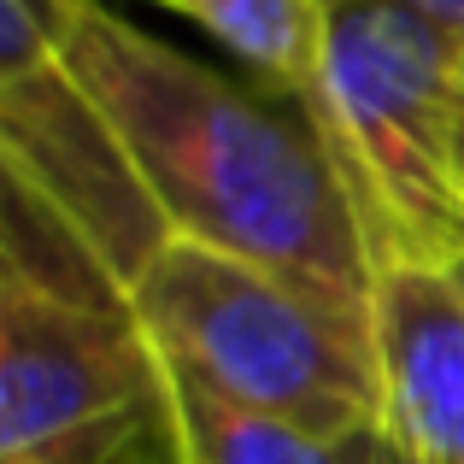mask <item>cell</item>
<instances>
[{"label":"cell","mask_w":464,"mask_h":464,"mask_svg":"<svg viewBox=\"0 0 464 464\" xmlns=\"http://www.w3.org/2000/svg\"><path fill=\"white\" fill-rule=\"evenodd\" d=\"M159 364H165L170 459L177 464H371V453L382 447V430L329 441V435L283 423L271 411L247 406V400H229L224 388L182 371L165 353H159Z\"/></svg>","instance_id":"52a82bcc"},{"label":"cell","mask_w":464,"mask_h":464,"mask_svg":"<svg viewBox=\"0 0 464 464\" xmlns=\"http://www.w3.org/2000/svg\"><path fill=\"white\" fill-rule=\"evenodd\" d=\"M153 464H177V459H153Z\"/></svg>","instance_id":"4fadbf2b"},{"label":"cell","mask_w":464,"mask_h":464,"mask_svg":"<svg viewBox=\"0 0 464 464\" xmlns=\"http://www.w3.org/2000/svg\"><path fill=\"white\" fill-rule=\"evenodd\" d=\"M0 165L6 182L35 194L124 295L177 241L118 130L59 59L0 82Z\"/></svg>","instance_id":"5b68a950"},{"label":"cell","mask_w":464,"mask_h":464,"mask_svg":"<svg viewBox=\"0 0 464 464\" xmlns=\"http://www.w3.org/2000/svg\"><path fill=\"white\" fill-rule=\"evenodd\" d=\"M371 464H406V453H400V447H394V441H388V435H382V447H376V453H371Z\"/></svg>","instance_id":"8fae6325"},{"label":"cell","mask_w":464,"mask_h":464,"mask_svg":"<svg viewBox=\"0 0 464 464\" xmlns=\"http://www.w3.org/2000/svg\"><path fill=\"white\" fill-rule=\"evenodd\" d=\"M400 6H411V12H423V18H435V24L464 35V0H400Z\"/></svg>","instance_id":"30bf717a"},{"label":"cell","mask_w":464,"mask_h":464,"mask_svg":"<svg viewBox=\"0 0 464 464\" xmlns=\"http://www.w3.org/2000/svg\"><path fill=\"white\" fill-rule=\"evenodd\" d=\"M159 6L194 18L218 47L259 71L265 89L300 94L312 89L317 71V0H159Z\"/></svg>","instance_id":"ba28073f"},{"label":"cell","mask_w":464,"mask_h":464,"mask_svg":"<svg viewBox=\"0 0 464 464\" xmlns=\"http://www.w3.org/2000/svg\"><path fill=\"white\" fill-rule=\"evenodd\" d=\"M153 459H170V400L130 300L0 276V464Z\"/></svg>","instance_id":"277c9868"},{"label":"cell","mask_w":464,"mask_h":464,"mask_svg":"<svg viewBox=\"0 0 464 464\" xmlns=\"http://www.w3.org/2000/svg\"><path fill=\"white\" fill-rule=\"evenodd\" d=\"M82 0H0V82L53 65Z\"/></svg>","instance_id":"9c48e42d"},{"label":"cell","mask_w":464,"mask_h":464,"mask_svg":"<svg viewBox=\"0 0 464 464\" xmlns=\"http://www.w3.org/2000/svg\"><path fill=\"white\" fill-rule=\"evenodd\" d=\"M364 218L376 276L464 259V35L400 0H317L300 94Z\"/></svg>","instance_id":"7a4b0ae2"},{"label":"cell","mask_w":464,"mask_h":464,"mask_svg":"<svg viewBox=\"0 0 464 464\" xmlns=\"http://www.w3.org/2000/svg\"><path fill=\"white\" fill-rule=\"evenodd\" d=\"M59 65L101 106L177 241L247 259L376 324V253L306 106L253 89L82 0Z\"/></svg>","instance_id":"6da1fadb"},{"label":"cell","mask_w":464,"mask_h":464,"mask_svg":"<svg viewBox=\"0 0 464 464\" xmlns=\"http://www.w3.org/2000/svg\"><path fill=\"white\" fill-rule=\"evenodd\" d=\"M148 341L229 400L300 423L329 441L382 430L376 324L200 241H170L130 288Z\"/></svg>","instance_id":"3957f363"},{"label":"cell","mask_w":464,"mask_h":464,"mask_svg":"<svg viewBox=\"0 0 464 464\" xmlns=\"http://www.w3.org/2000/svg\"><path fill=\"white\" fill-rule=\"evenodd\" d=\"M453 283H459V288H464V259H459V265H453Z\"/></svg>","instance_id":"7c38bea8"},{"label":"cell","mask_w":464,"mask_h":464,"mask_svg":"<svg viewBox=\"0 0 464 464\" xmlns=\"http://www.w3.org/2000/svg\"><path fill=\"white\" fill-rule=\"evenodd\" d=\"M382 435L406 464H464V288L453 271L376 276Z\"/></svg>","instance_id":"8992f818"}]
</instances>
